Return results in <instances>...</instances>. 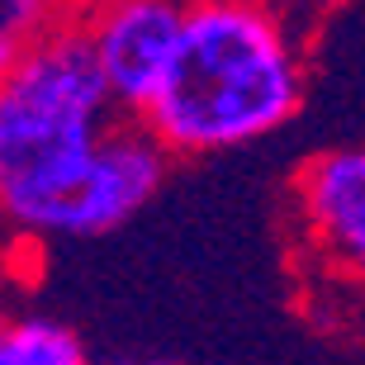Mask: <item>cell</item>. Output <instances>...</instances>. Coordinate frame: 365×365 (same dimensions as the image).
<instances>
[{
    "label": "cell",
    "instance_id": "1",
    "mask_svg": "<svg viewBox=\"0 0 365 365\" xmlns=\"http://www.w3.org/2000/svg\"><path fill=\"white\" fill-rule=\"evenodd\" d=\"M166 148L119 119L76 24L19 48L0 86V218L34 237H100L166 180Z\"/></svg>",
    "mask_w": 365,
    "mask_h": 365
},
{
    "label": "cell",
    "instance_id": "2",
    "mask_svg": "<svg viewBox=\"0 0 365 365\" xmlns=\"http://www.w3.org/2000/svg\"><path fill=\"white\" fill-rule=\"evenodd\" d=\"M304 67L266 0H190L185 34L143 128L166 157L247 148L294 119Z\"/></svg>",
    "mask_w": 365,
    "mask_h": 365
},
{
    "label": "cell",
    "instance_id": "3",
    "mask_svg": "<svg viewBox=\"0 0 365 365\" xmlns=\"http://www.w3.org/2000/svg\"><path fill=\"white\" fill-rule=\"evenodd\" d=\"M185 10L190 0H100L76 19L109 100L128 119H143L162 91L185 34Z\"/></svg>",
    "mask_w": 365,
    "mask_h": 365
},
{
    "label": "cell",
    "instance_id": "4",
    "mask_svg": "<svg viewBox=\"0 0 365 365\" xmlns=\"http://www.w3.org/2000/svg\"><path fill=\"white\" fill-rule=\"evenodd\" d=\"M309 242L341 275L365 284V148H332L294 180Z\"/></svg>",
    "mask_w": 365,
    "mask_h": 365
},
{
    "label": "cell",
    "instance_id": "5",
    "mask_svg": "<svg viewBox=\"0 0 365 365\" xmlns=\"http://www.w3.org/2000/svg\"><path fill=\"white\" fill-rule=\"evenodd\" d=\"M0 365H91L81 337L57 318L43 313H10L0 309Z\"/></svg>",
    "mask_w": 365,
    "mask_h": 365
},
{
    "label": "cell",
    "instance_id": "6",
    "mask_svg": "<svg viewBox=\"0 0 365 365\" xmlns=\"http://www.w3.org/2000/svg\"><path fill=\"white\" fill-rule=\"evenodd\" d=\"M76 19H81V0H0V38L14 48H29Z\"/></svg>",
    "mask_w": 365,
    "mask_h": 365
},
{
    "label": "cell",
    "instance_id": "7",
    "mask_svg": "<svg viewBox=\"0 0 365 365\" xmlns=\"http://www.w3.org/2000/svg\"><path fill=\"white\" fill-rule=\"evenodd\" d=\"M14 57H19V48H14V43H5V38H0V86H5V76H10Z\"/></svg>",
    "mask_w": 365,
    "mask_h": 365
},
{
    "label": "cell",
    "instance_id": "8",
    "mask_svg": "<svg viewBox=\"0 0 365 365\" xmlns=\"http://www.w3.org/2000/svg\"><path fill=\"white\" fill-rule=\"evenodd\" d=\"M143 365H171V361H143Z\"/></svg>",
    "mask_w": 365,
    "mask_h": 365
}]
</instances>
